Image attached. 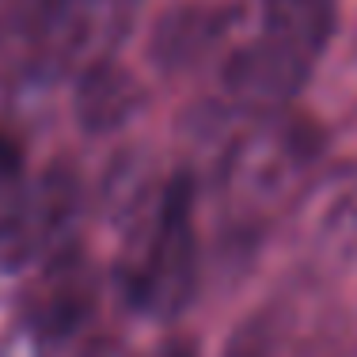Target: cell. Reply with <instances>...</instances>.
I'll return each instance as SVG.
<instances>
[{"mask_svg":"<svg viewBox=\"0 0 357 357\" xmlns=\"http://www.w3.org/2000/svg\"><path fill=\"white\" fill-rule=\"evenodd\" d=\"M323 156V130L312 118L293 110L259 114L217 172V209L220 232L228 243H259V236L278 217H289L304 186L312 183Z\"/></svg>","mask_w":357,"mask_h":357,"instance_id":"cell-1","label":"cell"},{"mask_svg":"<svg viewBox=\"0 0 357 357\" xmlns=\"http://www.w3.org/2000/svg\"><path fill=\"white\" fill-rule=\"evenodd\" d=\"M194 178L175 172L160 183L156 198L122 228L126 243L114 262V282L126 308L144 319L172 323L190 308L202 278Z\"/></svg>","mask_w":357,"mask_h":357,"instance_id":"cell-2","label":"cell"},{"mask_svg":"<svg viewBox=\"0 0 357 357\" xmlns=\"http://www.w3.org/2000/svg\"><path fill=\"white\" fill-rule=\"evenodd\" d=\"M141 0H20L15 23L27 80L50 84L114 57Z\"/></svg>","mask_w":357,"mask_h":357,"instance_id":"cell-3","label":"cell"},{"mask_svg":"<svg viewBox=\"0 0 357 357\" xmlns=\"http://www.w3.org/2000/svg\"><path fill=\"white\" fill-rule=\"evenodd\" d=\"M84 183L73 164L54 160L38 175L0 190V289L31 278L50 255L76 240Z\"/></svg>","mask_w":357,"mask_h":357,"instance_id":"cell-4","label":"cell"},{"mask_svg":"<svg viewBox=\"0 0 357 357\" xmlns=\"http://www.w3.org/2000/svg\"><path fill=\"white\" fill-rule=\"evenodd\" d=\"M338 338L342 308L327 282L304 270L236 323L225 357H331Z\"/></svg>","mask_w":357,"mask_h":357,"instance_id":"cell-5","label":"cell"},{"mask_svg":"<svg viewBox=\"0 0 357 357\" xmlns=\"http://www.w3.org/2000/svg\"><path fill=\"white\" fill-rule=\"evenodd\" d=\"M289 240L316 278L357 266V160H338L312 175L289 209Z\"/></svg>","mask_w":357,"mask_h":357,"instance_id":"cell-6","label":"cell"},{"mask_svg":"<svg viewBox=\"0 0 357 357\" xmlns=\"http://www.w3.org/2000/svg\"><path fill=\"white\" fill-rule=\"evenodd\" d=\"M312 69H316V57L259 31L240 50H232V57L220 69V84H225L228 99L243 110L274 114V110H289V103L312 80Z\"/></svg>","mask_w":357,"mask_h":357,"instance_id":"cell-7","label":"cell"},{"mask_svg":"<svg viewBox=\"0 0 357 357\" xmlns=\"http://www.w3.org/2000/svg\"><path fill=\"white\" fill-rule=\"evenodd\" d=\"M236 8L225 4H175L156 20L149 38V57L164 76L190 73L194 65H202L209 54L225 42V35L232 31Z\"/></svg>","mask_w":357,"mask_h":357,"instance_id":"cell-8","label":"cell"},{"mask_svg":"<svg viewBox=\"0 0 357 357\" xmlns=\"http://www.w3.org/2000/svg\"><path fill=\"white\" fill-rule=\"evenodd\" d=\"M144 103H149V91L137 80V73H130L114 57H103V61L88 65L84 73H76L73 114L88 137L118 133L141 114Z\"/></svg>","mask_w":357,"mask_h":357,"instance_id":"cell-9","label":"cell"},{"mask_svg":"<svg viewBox=\"0 0 357 357\" xmlns=\"http://www.w3.org/2000/svg\"><path fill=\"white\" fill-rule=\"evenodd\" d=\"M338 27V0H259V31L323 57Z\"/></svg>","mask_w":357,"mask_h":357,"instance_id":"cell-10","label":"cell"},{"mask_svg":"<svg viewBox=\"0 0 357 357\" xmlns=\"http://www.w3.org/2000/svg\"><path fill=\"white\" fill-rule=\"evenodd\" d=\"M160 183L164 178H156L152 160L144 152H122V156H114V164H110V172L103 178V206H107L110 220L126 228L156 198Z\"/></svg>","mask_w":357,"mask_h":357,"instance_id":"cell-11","label":"cell"},{"mask_svg":"<svg viewBox=\"0 0 357 357\" xmlns=\"http://www.w3.org/2000/svg\"><path fill=\"white\" fill-rule=\"evenodd\" d=\"M0 357H91L88 338L61 335L31 316H15L0 331Z\"/></svg>","mask_w":357,"mask_h":357,"instance_id":"cell-12","label":"cell"},{"mask_svg":"<svg viewBox=\"0 0 357 357\" xmlns=\"http://www.w3.org/2000/svg\"><path fill=\"white\" fill-rule=\"evenodd\" d=\"M144 357H202V354H198V342H194V338L172 335V338H164V342H156Z\"/></svg>","mask_w":357,"mask_h":357,"instance_id":"cell-13","label":"cell"}]
</instances>
